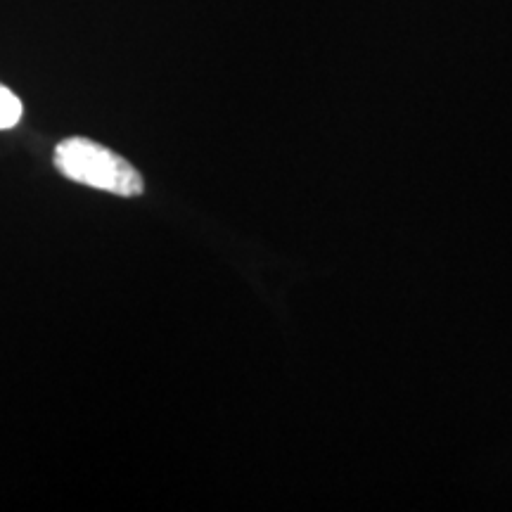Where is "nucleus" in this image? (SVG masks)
<instances>
[{
    "label": "nucleus",
    "instance_id": "obj_2",
    "mask_svg": "<svg viewBox=\"0 0 512 512\" xmlns=\"http://www.w3.org/2000/svg\"><path fill=\"white\" fill-rule=\"evenodd\" d=\"M19 119H22V102L10 88L0 83V131L17 126Z\"/></svg>",
    "mask_w": 512,
    "mask_h": 512
},
{
    "label": "nucleus",
    "instance_id": "obj_1",
    "mask_svg": "<svg viewBox=\"0 0 512 512\" xmlns=\"http://www.w3.org/2000/svg\"><path fill=\"white\" fill-rule=\"evenodd\" d=\"M55 166L69 181L91 185L119 197H136L145 190L143 176L131 162L86 138H67L55 147Z\"/></svg>",
    "mask_w": 512,
    "mask_h": 512
}]
</instances>
